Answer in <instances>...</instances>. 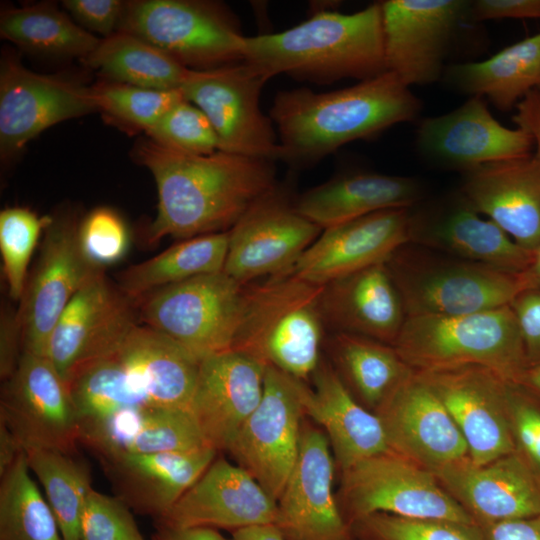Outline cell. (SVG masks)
<instances>
[{
	"label": "cell",
	"mask_w": 540,
	"mask_h": 540,
	"mask_svg": "<svg viewBox=\"0 0 540 540\" xmlns=\"http://www.w3.org/2000/svg\"><path fill=\"white\" fill-rule=\"evenodd\" d=\"M78 241L86 260L93 267L104 269L124 258L130 246V235L116 211L97 207L79 222Z\"/></svg>",
	"instance_id": "obj_46"
},
{
	"label": "cell",
	"mask_w": 540,
	"mask_h": 540,
	"mask_svg": "<svg viewBox=\"0 0 540 540\" xmlns=\"http://www.w3.org/2000/svg\"><path fill=\"white\" fill-rule=\"evenodd\" d=\"M127 1L64 0L62 6L83 29L107 38L118 32Z\"/></svg>",
	"instance_id": "obj_49"
},
{
	"label": "cell",
	"mask_w": 540,
	"mask_h": 540,
	"mask_svg": "<svg viewBox=\"0 0 540 540\" xmlns=\"http://www.w3.org/2000/svg\"><path fill=\"white\" fill-rule=\"evenodd\" d=\"M276 513V501L249 472L218 458L156 524L233 532L274 525Z\"/></svg>",
	"instance_id": "obj_22"
},
{
	"label": "cell",
	"mask_w": 540,
	"mask_h": 540,
	"mask_svg": "<svg viewBox=\"0 0 540 540\" xmlns=\"http://www.w3.org/2000/svg\"><path fill=\"white\" fill-rule=\"evenodd\" d=\"M334 459L321 428H302L296 463L276 501L285 540H354L333 492Z\"/></svg>",
	"instance_id": "obj_19"
},
{
	"label": "cell",
	"mask_w": 540,
	"mask_h": 540,
	"mask_svg": "<svg viewBox=\"0 0 540 540\" xmlns=\"http://www.w3.org/2000/svg\"><path fill=\"white\" fill-rule=\"evenodd\" d=\"M524 274L530 289L540 290V246L534 251L532 262Z\"/></svg>",
	"instance_id": "obj_59"
},
{
	"label": "cell",
	"mask_w": 540,
	"mask_h": 540,
	"mask_svg": "<svg viewBox=\"0 0 540 540\" xmlns=\"http://www.w3.org/2000/svg\"><path fill=\"white\" fill-rule=\"evenodd\" d=\"M243 61L269 78L287 74L329 84L386 72L381 3L344 14L315 12L283 32L245 36Z\"/></svg>",
	"instance_id": "obj_3"
},
{
	"label": "cell",
	"mask_w": 540,
	"mask_h": 540,
	"mask_svg": "<svg viewBox=\"0 0 540 540\" xmlns=\"http://www.w3.org/2000/svg\"><path fill=\"white\" fill-rule=\"evenodd\" d=\"M417 373L450 414L474 464L516 452L507 406L509 382L476 365Z\"/></svg>",
	"instance_id": "obj_17"
},
{
	"label": "cell",
	"mask_w": 540,
	"mask_h": 540,
	"mask_svg": "<svg viewBox=\"0 0 540 540\" xmlns=\"http://www.w3.org/2000/svg\"><path fill=\"white\" fill-rule=\"evenodd\" d=\"M460 197L533 252L540 246V158L535 154L464 171Z\"/></svg>",
	"instance_id": "obj_25"
},
{
	"label": "cell",
	"mask_w": 540,
	"mask_h": 540,
	"mask_svg": "<svg viewBox=\"0 0 540 540\" xmlns=\"http://www.w3.org/2000/svg\"><path fill=\"white\" fill-rule=\"evenodd\" d=\"M145 133L155 143L187 154L207 155L219 150V139L208 117L185 98Z\"/></svg>",
	"instance_id": "obj_45"
},
{
	"label": "cell",
	"mask_w": 540,
	"mask_h": 540,
	"mask_svg": "<svg viewBox=\"0 0 540 540\" xmlns=\"http://www.w3.org/2000/svg\"><path fill=\"white\" fill-rule=\"evenodd\" d=\"M328 345L343 383L374 411L415 372L392 345L368 337L332 332Z\"/></svg>",
	"instance_id": "obj_35"
},
{
	"label": "cell",
	"mask_w": 540,
	"mask_h": 540,
	"mask_svg": "<svg viewBox=\"0 0 540 540\" xmlns=\"http://www.w3.org/2000/svg\"><path fill=\"white\" fill-rule=\"evenodd\" d=\"M80 443L100 458L119 454L187 452L205 447L188 410L141 406L81 428Z\"/></svg>",
	"instance_id": "obj_31"
},
{
	"label": "cell",
	"mask_w": 540,
	"mask_h": 540,
	"mask_svg": "<svg viewBox=\"0 0 540 540\" xmlns=\"http://www.w3.org/2000/svg\"><path fill=\"white\" fill-rule=\"evenodd\" d=\"M445 76L458 90L487 97L500 110L516 107L540 79V32L483 61L452 65Z\"/></svg>",
	"instance_id": "obj_34"
},
{
	"label": "cell",
	"mask_w": 540,
	"mask_h": 540,
	"mask_svg": "<svg viewBox=\"0 0 540 540\" xmlns=\"http://www.w3.org/2000/svg\"><path fill=\"white\" fill-rule=\"evenodd\" d=\"M152 540H155V539L152 538Z\"/></svg>",
	"instance_id": "obj_61"
},
{
	"label": "cell",
	"mask_w": 540,
	"mask_h": 540,
	"mask_svg": "<svg viewBox=\"0 0 540 540\" xmlns=\"http://www.w3.org/2000/svg\"><path fill=\"white\" fill-rule=\"evenodd\" d=\"M79 222L72 212L50 218L37 262L17 310L23 352L45 356L52 331L71 299L98 268L81 252Z\"/></svg>",
	"instance_id": "obj_15"
},
{
	"label": "cell",
	"mask_w": 540,
	"mask_h": 540,
	"mask_svg": "<svg viewBox=\"0 0 540 540\" xmlns=\"http://www.w3.org/2000/svg\"><path fill=\"white\" fill-rule=\"evenodd\" d=\"M522 337L527 365H540V290L526 289L510 304Z\"/></svg>",
	"instance_id": "obj_50"
},
{
	"label": "cell",
	"mask_w": 540,
	"mask_h": 540,
	"mask_svg": "<svg viewBox=\"0 0 540 540\" xmlns=\"http://www.w3.org/2000/svg\"><path fill=\"white\" fill-rule=\"evenodd\" d=\"M270 78L246 61L207 70H190L180 88L184 98L200 108L219 139V150L280 160L281 150L270 116L260 108V96Z\"/></svg>",
	"instance_id": "obj_10"
},
{
	"label": "cell",
	"mask_w": 540,
	"mask_h": 540,
	"mask_svg": "<svg viewBox=\"0 0 540 540\" xmlns=\"http://www.w3.org/2000/svg\"><path fill=\"white\" fill-rule=\"evenodd\" d=\"M131 511L118 497L92 488L81 516L80 540H145Z\"/></svg>",
	"instance_id": "obj_47"
},
{
	"label": "cell",
	"mask_w": 540,
	"mask_h": 540,
	"mask_svg": "<svg viewBox=\"0 0 540 540\" xmlns=\"http://www.w3.org/2000/svg\"><path fill=\"white\" fill-rule=\"evenodd\" d=\"M51 217H39L25 207H10L0 212V251L9 295L21 300L27 269L41 231Z\"/></svg>",
	"instance_id": "obj_43"
},
{
	"label": "cell",
	"mask_w": 540,
	"mask_h": 540,
	"mask_svg": "<svg viewBox=\"0 0 540 540\" xmlns=\"http://www.w3.org/2000/svg\"><path fill=\"white\" fill-rule=\"evenodd\" d=\"M518 128L533 140L535 155L540 158V90H531L517 105L512 117Z\"/></svg>",
	"instance_id": "obj_54"
},
{
	"label": "cell",
	"mask_w": 540,
	"mask_h": 540,
	"mask_svg": "<svg viewBox=\"0 0 540 540\" xmlns=\"http://www.w3.org/2000/svg\"><path fill=\"white\" fill-rule=\"evenodd\" d=\"M354 540H483L476 524L374 513L353 522Z\"/></svg>",
	"instance_id": "obj_44"
},
{
	"label": "cell",
	"mask_w": 540,
	"mask_h": 540,
	"mask_svg": "<svg viewBox=\"0 0 540 540\" xmlns=\"http://www.w3.org/2000/svg\"><path fill=\"white\" fill-rule=\"evenodd\" d=\"M97 110L144 132L184 99L180 89L157 90L116 82L92 86Z\"/></svg>",
	"instance_id": "obj_42"
},
{
	"label": "cell",
	"mask_w": 540,
	"mask_h": 540,
	"mask_svg": "<svg viewBox=\"0 0 540 540\" xmlns=\"http://www.w3.org/2000/svg\"><path fill=\"white\" fill-rule=\"evenodd\" d=\"M320 311L325 327L393 345L406 314L385 262L323 285Z\"/></svg>",
	"instance_id": "obj_29"
},
{
	"label": "cell",
	"mask_w": 540,
	"mask_h": 540,
	"mask_svg": "<svg viewBox=\"0 0 540 540\" xmlns=\"http://www.w3.org/2000/svg\"><path fill=\"white\" fill-rule=\"evenodd\" d=\"M133 155L151 172L157 188L149 244L167 236L184 240L228 232L277 182L275 161L264 158L220 150L187 154L149 138L136 144Z\"/></svg>",
	"instance_id": "obj_1"
},
{
	"label": "cell",
	"mask_w": 540,
	"mask_h": 540,
	"mask_svg": "<svg viewBox=\"0 0 540 540\" xmlns=\"http://www.w3.org/2000/svg\"><path fill=\"white\" fill-rule=\"evenodd\" d=\"M517 384L540 395V365L527 368Z\"/></svg>",
	"instance_id": "obj_58"
},
{
	"label": "cell",
	"mask_w": 540,
	"mask_h": 540,
	"mask_svg": "<svg viewBox=\"0 0 540 540\" xmlns=\"http://www.w3.org/2000/svg\"><path fill=\"white\" fill-rule=\"evenodd\" d=\"M321 232L276 182L228 231L223 271L242 285L287 274Z\"/></svg>",
	"instance_id": "obj_11"
},
{
	"label": "cell",
	"mask_w": 540,
	"mask_h": 540,
	"mask_svg": "<svg viewBox=\"0 0 540 540\" xmlns=\"http://www.w3.org/2000/svg\"><path fill=\"white\" fill-rule=\"evenodd\" d=\"M374 413L389 450L432 473L469 456L450 414L416 371Z\"/></svg>",
	"instance_id": "obj_20"
},
{
	"label": "cell",
	"mask_w": 540,
	"mask_h": 540,
	"mask_svg": "<svg viewBox=\"0 0 540 540\" xmlns=\"http://www.w3.org/2000/svg\"><path fill=\"white\" fill-rule=\"evenodd\" d=\"M411 213V208L383 210L326 228L289 273L324 285L385 262L409 242Z\"/></svg>",
	"instance_id": "obj_24"
},
{
	"label": "cell",
	"mask_w": 540,
	"mask_h": 540,
	"mask_svg": "<svg viewBox=\"0 0 540 540\" xmlns=\"http://www.w3.org/2000/svg\"><path fill=\"white\" fill-rule=\"evenodd\" d=\"M304 388L305 415L321 427L340 471L372 456L389 452L379 417L363 407L333 366L320 363Z\"/></svg>",
	"instance_id": "obj_30"
},
{
	"label": "cell",
	"mask_w": 540,
	"mask_h": 540,
	"mask_svg": "<svg viewBox=\"0 0 540 540\" xmlns=\"http://www.w3.org/2000/svg\"><path fill=\"white\" fill-rule=\"evenodd\" d=\"M409 243L515 273H524L533 259V252L461 197L448 207L412 211Z\"/></svg>",
	"instance_id": "obj_27"
},
{
	"label": "cell",
	"mask_w": 540,
	"mask_h": 540,
	"mask_svg": "<svg viewBox=\"0 0 540 540\" xmlns=\"http://www.w3.org/2000/svg\"><path fill=\"white\" fill-rule=\"evenodd\" d=\"M92 87L27 69L14 56L0 64V155H17L57 123L96 112Z\"/></svg>",
	"instance_id": "obj_16"
},
{
	"label": "cell",
	"mask_w": 540,
	"mask_h": 540,
	"mask_svg": "<svg viewBox=\"0 0 540 540\" xmlns=\"http://www.w3.org/2000/svg\"><path fill=\"white\" fill-rule=\"evenodd\" d=\"M23 353L22 329L17 311L2 309L0 318V377L8 379Z\"/></svg>",
	"instance_id": "obj_51"
},
{
	"label": "cell",
	"mask_w": 540,
	"mask_h": 540,
	"mask_svg": "<svg viewBox=\"0 0 540 540\" xmlns=\"http://www.w3.org/2000/svg\"><path fill=\"white\" fill-rule=\"evenodd\" d=\"M136 301L95 270L58 319L45 357L69 379L85 366L115 354L138 325Z\"/></svg>",
	"instance_id": "obj_13"
},
{
	"label": "cell",
	"mask_w": 540,
	"mask_h": 540,
	"mask_svg": "<svg viewBox=\"0 0 540 540\" xmlns=\"http://www.w3.org/2000/svg\"><path fill=\"white\" fill-rule=\"evenodd\" d=\"M0 421L24 451L77 453L81 431L70 389L45 356L22 353L13 374L3 381Z\"/></svg>",
	"instance_id": "obj_14"
},
{
	"label": "cell",
	"mask_w": 540,
	"mask_h": 540,
	"mask_svg": "<svg viewBox=\"0 0 540 540\" xmlns=\"http://www.w3.org/2000/svg\"><path fill=\"white\" fill-rule=\"evenodd\" d=\"M25 455L30 470L45 490L63 540H80L81 516L92 489L89 464L77 453L51 449H27Z\"/></svg>",
	"instance_id": "obj_39"
},
{
	"label": "cell",
	"mask_w": 540,
	"mask_h": 540,
	"mask_svg": "<svg viewBox=\"0 0 540 540\" xmlns=\"http://www.w3.org/2000/svg\"><path fill=\"white\" fill-rule=\"evenodd\" d=\"M216 453L205 447L187 452L126 453L99 461L115 496L135 513L157 520L201 477Z\"/></svg>",
	"instance_id": "obj_28"
},
{
	"label": "cell",
	"mask_w": 540,
	"mask_h": 540,
	"mask_svg": "<svg viewBox=\"0 0 540 540\" xmlns=\"http://www.w3.org/2000/svg\"><path fill=\"white\" fill-rule=\"evenodd\" d=\"M30 471L23 451L0 476V540H63Z\"/></svg>",
	"instance_id": "obj_40"
},
{
	"label": "cell",
	"mask_w": 540,
	"mask_h": 540,
	"mask_svg": "<svg viewBox=\"0 0 540 540\" xmlns=\"http://www.w3.org/2000/svg\"><path fill=\"white\" fill-rule=\"evenodd\" d=\"M422 198L413 178L358 171L338 175L295 197L297 210L322 230L389 209L412 208Z\"/></svg>",
	"instance_id": "obj_32"
},
{
	"label": "cell",
	"mask_w": 540,
	"mask_h": 540,
	"mask_svg": "<svg viewBox=\"0 0 540 540\" xmlns=\"http://www.w3.org/2000/svg\"><path fill=\"white\" fill-rule=\"evenodd\" d=\"M507 406L516 451L540 476V407L515 383L507 384Z\"/></svg>",
	"instance_id": "obj_48"
},
{
	"label": "cell",
	"mask_w": 540,
	"mask_h": 540,
	"mask_svg": "<svg viewBox=\"0 0 540 540\" xmlns=\"http://www.w3.org/2000/svg\"><path fill=\"white\" fill-rule=\"evenodd\" d=\"M407 316L457 315L510 305L530 289L524 273L406 243L385 261Z\"/></svg>",
	"instance_id": "obj_6"
},
{
	"label": "cell",
	"mask_w": 540,
	"mask_h": 540,
	"mask_svg": "<svg viewBox=\"0 0 540 540\" xmlns=\"http://www.w3.org/2000/svg\"><path fill=\"white\" fill-rule=\"evenodd\" d=\"M23 451L15 435L0 421V476L13 466Z\"/></svg>",
	"instance_id": "obj_56"
},
{
	"label": "cell",
	"mask_w": 540,
	"mask_h": 540,
	"mask_svg": "<svg viewBox=\"0 0 540 540\" xmlns=\"http://www.w3.org/2000/svg\"><path fill=\"white\" fill-rule=\"evenodd\" d=\"M115 354L150 406L189 411L200 361L183 347L138 324Z\"/></svg>",
	"instance_id": "obj_33"
},
{
	"label": "cell",
	"mask_w": 540,
	"mask_h": 540,
	"mask_svg": "<svg viewBox=\"0 0 540 540\" xmlns=\"http://www.w3.org/2000/svg\"><path fill=\"white\" fill-rule=\"evenodd\" d=\"M267 365L229 350L200 361L189 412L206 443L227 450L259 405Z\"/></svg>",
	"instance_id": "obj_23"
},
{
	"label": "cell",
	"mask_w": 540,
	"mask_h": 540,
	"mask_svg": "<svg viewBox=\"0 0 540 540\" xmlns=\"http://www.w3.org/2000/svg\"><path fill=\"white\" fill-rule=\"evenodd\" d=\"M306 384L267 366L262 399L227 451L275 501L296 463Z\"/></svg>",
	"instance_id": "obj_12"
},
{
	"label": "cell",
	"mask_w": 540,
	"mask_h": 540,
	"mask_svg": "<svg viewBox=\"0 0 540 540\" xmlns=\"http://www.w3.org/2000/svg\"><path fill=\"white\" fill-rule=\"evenodd\" d=\"M83 62L110 82L157 90H178L191 69L161 49L126 33L102 38Z\"/></svg>",
	"instance_id": "obj_38"
},
{
	"label": "cell",
	"mask_w": 540,
	"mask_h": 540,
	"mask_svg": "<svg viewBox=\"0 0 540 540\" xmlns=\"http://www.w3.org/2000/svg\"><path fill=\"white\" fill-rule=\"evenodd\" d=\"M0 36L34 55L81 60L101 41L79 26L70 15L48 2L2 11Z\"/></svg>",
	"instance_id": "obj_37"
},
{
	"label": "cell",
	"mask_w": 540,
	"mask_h": 540,
	"mask_svg": "<svg viewBox=\"0 0 540 540\" xmlns=\"http://www.w3.org/2000/svg\"><path fill=\"white\" fill-rule=\"evenodd\" d=\"M227 250L228 232L184 239L160 254L120 272L116 285L137 302L157 289L223 271Z\"/></svg>",
	"instance_id": "obj_36"
},
{
	"label": "cell",
	"mask_w": 540,
	"mask_h": 540,
	"mask_svg": "<svg viewBox=\"0 0 540 540\" xmlns=\"http://www.w3.org/2000/svg\"><path fill=\"white\" fill-rule=\"evenodd\" d=\"M380 3L386 71L408 87L437 81L442 75L447 46L470 3L462 0Z\"/></svg>",
	"instance_id": "obj_18"
},
{
	"label": "cell",
	"mask_w": 540,
	"mask_h": 540,
	"mask_svg": "<svg viewBox=\"0 0 540 540\" xmlns=\"http://www.w3.org/2000/svg\"><path fill=\"white\" fill-rule=\"evenodd\" d=\"M322 287L291 273L246 284L232 350L305 382L321 363Z\"/></svg>",
	"instance_id": "obj_4"
},
{
	"label": "cell",
	"mask_w": 540,
	"mask_h": 540,
	"mask_svg": "<svg viewBox=\"0 0 540 540\" xmlns=\"http://www.w3.org/2000/svg\"><path fill=\"white\" fill-rule=\"evenodd\" d=\"M536 89L540 90V79H539V82H538V85H537Z\"/></svg>",
	"instance_id": "obj_60"
},
{
	"label": "cell",
	"mask_w": 540,
	"mask_h": 540,
	"mask_svg": "<svg viewBox=\"0 0 540 540\" xmlns=\"http://www.w3.org/2000/svg\"><path fill=\"white\" fill-rule=\"evenodd\" d=\"M418 144L429 156L464 171L531 154L532 137L497 121L482 97L472 96L457 109L425 119Z\"/></svg>",
	"instance_id": "obj_26"
},
{
	"label": "cell",
	"mask_w": 540,
	"mask_h": 540,
	"mask_svg": "<svg viewBox=\"0 0 540 540\" xmlns=\"http://www.w3.org/2000/svg\"><path fill=\"white\" fill-rule=\"evenodd\" d=\"M231 534L232 540H285L275 525L248 527Z\"/></svg>",
	"instance_id": "obj_57"
},
{
	"label": "cell",
	"mask_w": 540,
	"mask_h": 540,
	"mask_svg": "<svg viewBox=\"0 0 540 540\" xmlns=\"http://www.w3.org/2000/svg\"><path fill=\"white\" fill-rule=\"evenodd\" d=\"M119 31L147 41L192 70L243 61L245 36L236 16L218 2L127 1Z\"/></svg>",
	"instance_id": "obj_7"
},
{
	"label": "cell",
	"mask_w": 540,
	"mask_h": 540,
	"mask_svg": "<svg viewBox=\"0 0 540 540\" xmlns=\"http://www.w3.org/2000/svg\"><path fill=\"white\" fill-rule=\"evenodd\" d=\"M155 540H227L217 529L210 527L172 528L155 524Z\"/></svg>",
	"instance_id": "obj_55"
},
{
	"label": "cell",
	"mask_w": 540,
	"mask_h": 540,
	"mask_svg": "<svg viewBox=\"0 0 540 540\" xmlns=\"http://www.w3.org/2000/svg\"><path fill=\"white\" fill-rule=\"evenodd\" d=\"M244 290L224 271L204 274L140 298L138 316L202 361L232 350Z\"/></svg>",
	"instance_id": "obj_8"
},
{
	"label": "cell",
	"mask_w": 540,
	"mask_h": 540,
	"mask_svg": "<svg viewBox=\"0 0 540 540\" xmlns=\"http://www.w3.org/2000/svg\"><path fill=\"white\" fill-rule=\"evenodd\" d=\"M420 107L410 88L386 71L329 92L308 88L279 91L269 116L277 127L280 160L300 169L349 142L372 138L395 124L413 120Z\"/></svg>",
	"instance_id": "obj_2"
},
{
	"label": "cell",
	"mask_w": 540,
	"mask_h": 540,
	"mask_svg": "<svg viewBox=\"0 0 540 540\" xmlns=\"http://www.w3.org/2000/svg\"><path fill=\"white\" fill-rule=\"evenodd\" d=\"M483 540H540V514L489 525Z\"/></svg>",
	"instance_id": "obj_53"
},
{
	"label": "cell",
	"mask_w": 540,
	"mask_h": 540,
	"mask_svg": "<svg viewBox=\"0 0 540 540\" xmlns=\"http://www.w3.org/2000/svg\"><path fill=\"white\" fill-rule=\"evenodd\" d=\"M434 474L482 529L540 514V476L517 451L484 465L468 456Z\"/></svg>",
	"instance_id": "obj_21"
},
{
	"label": "cell",
	"mask_w": 540,
	"mask_h": 540,
	"mask_svg": "<svg viewBox=\"0 0 540 540\" xmlns=\"http://www.w3.org/2000/svg\"><path fill=\"white\" fill-rule=\"evenodd\" d=\"M392 346L416 372L476 365L517 384L528 368L510 305L457 315L407 316Z\"/></svg>",
	"instance_id": "obj_5"
},
{
	"label": "cell",
	"mask_w": 540,
	"mask_h": 540,
	"mask_svg": "<svg viewBox=\"0 0 540 540\" xmlns=\"http://www.w3.org/2000/svg\"><path fill=\"white\" fill-rule=\"evenodd\" d=\"M338 503L349 526L374 513L476 524L434 473L391 451L342 471Z\"/></svg>",
	"instance_id": "obj_9"
},
{
	"label": "cell",
	"mask_w": 540,
	"mask_h": 540,
	"mask_svg": "<svg viewBox=\"0 0 540 540\" xmlns=\"http://www.w3.org/2000/svg\"><path fill=\"white\" fill-rule=\"evenodd\" d=\"M474 20L540 18V0H478L470 4Z\"/></svg>",
	"instance_id": "obj_52"
},
{
	"label": "cell",
	"mask_w": 540,
	"mask_h": 540,
	"mask_svg": "<svg viewBox=\"0 0 540 540\" xmlns=\"http://www.w3.org/2000/svg\"><path fill=\"white\" fill-rule=\"evenodd\" d=\"M79 418L84 425L108 419L116 413L150 406L133 386L116 354L91 363L76 372L67 382Z\"/></svg>",
	"instance_id": "obj_41"
}]
</instances>
